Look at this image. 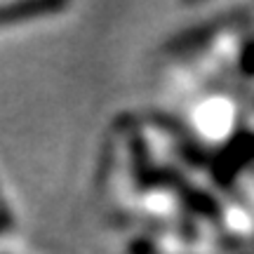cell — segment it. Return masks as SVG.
Listing matches in <instances>:
<instances>
[{"label":"cell","instance_id":"obj_1","mask_svg":"<svg viewBox=\"0 0 254 254\" xmlns=\"http://www.w3.org/2000/svg\"><path fill=\"white\" fill-rule=\"evenodd\" d=\"M243 99L231 90H207L195 94L189 111V129L202 148L224 151L238 136L245 118Z\"/></svg>","mask_w":254,"mask_h":254}]
</instances>
